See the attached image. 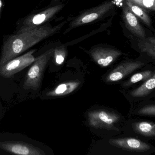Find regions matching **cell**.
Wrapping results in <instances>:
<instances>
[{
    "label": "cell",
    "instance_id": "cell-1",
    "mask_svg": "<svg viewBox=\"0 0 155 155\" xmlns=\"http://www.w3.org/2000/svg\"><path fill=\"white\" fill-rule=\"evenodd\" d=\"M66 23L67 21H63L54 27L47 24L20 29L16 34L10 36L3 42L0 57V67L43 40L56 34Z\"/></svg>",
    "mask_w": 155,
    "mask_h": 155
},
{
    "label": "cell",
    "instance_id": "cell-2",
    "mask_svg": "<svg viewBox=\"0 0 155 155\" xmlns=\"http://www.w3.org/2000/svg\"><path fill=\"white\" fill-rule=\"evenodd\" d=\"M54 50L50 49L36 58L26 74L23 84L25 89L37 90L40 87L45 69L53 56Z\"/></svg>",
    "mask_w": 155,
    "mask_h": 155
},
{
    "label": "cell",
    "instance_id": "cell-3",
    "mask_svg": "<svg viewBox=\"0 0 155 155\" xmlns=\"http://www.w3.org/2000/svg\"><path fill=\"white\" fill-rule=\"evenodd\" d=\"M115 5L114 2L107 1L97 7L87 10L71 21L68 28L65 31L64 34L68 33L78 27L102 19L111 12L115 8Z\"/></svg>",
    "mask_w": 155,
    "mask_h": 155
},
{
    "label": "cell",
    "instance_id": "cell-4",
    "mask_svg": "<svg viewBox=\"0 0 155 155\" xmlns=\"http://www.w3.org/2000/svg\"><path fill=\"white\" fill-rule=\"evenodd\" d=\"M36 49L31 50L21 56H18L6 62L0 67V76L5 78H9L15 74L31 65L36 58L34 53Z\"/></svg>",
    "mask_w": 155,
    "mask_h": 155
},
{
    "label": "cell",
    "instance_id": "cell-5",
    "mask_svg": "<svg viewBox=\"0 0 155 155\" xmlns=\"http://www.w3.org/2000/svg\"><path fill=\"white\" fill-rule=\"evenodd\" d=\"M0 148L10 154L19 155H45V151L34 145L23 141L0 142Z\"/></svg>",
    "mask_w": 155,
    "mask_h": 155
},
{
    "label": "cell",
    "instance_id": "cell-6",
    "mask_svg": "<svg viewBox=\"0 0 155 155\" xmlns=\"http://www.w3.org/2000/svg\"><path fill=\"white\" fill-rule=\"evenodd\" d=\"M89 124L96 128H109L119 119V116L105 110L91 111L88 114Z\"/></svg>",
    "mask_w": 155,
    "mask_h": 155
},
{
    "label": "cell",
    "instance_id": "cell-7",
    "mask_svg": "<svg viewBox=\"0 0 155 155\" xmlns=\"http://www.w3.org/2000/svg\"><path fill=\"white\" fill-rule=\"evenodd\" d=\"M64 5H58L48 8L43 11L27 17L21 23L20 29L33 28L43 25L53 18L62 8Z\"/></svg>",
    "mask_w": 155,
    "mask_h": 155
},
{
    "label": "cell",
    "instance_id": "cell-8",
    "mask_svg": "<svg viewBox=\"0 0 155 155\" xmlns=\"http://www.w3.org/2000/svg\"><path fill=\"white\" fill-rule=\"evenodd\" d=\"M90 54L93 60L98 65L105 67L114 62L122 55V52L114 49L97 47L91 50Z\"/></svg>",
    "mask_w": 155,
    "mask_h": 155
},
{
    "label": "cell",
    "instance_id": "cell-9",
    "mask_svg": "<svg viewBox=\"0 0 155 155\" xmlns=\"http://www.w3.org/2000/svg\"><path fill=\"white\" fill-rule=\"evenodd\" d=\"M122 17L125 26L132 34L139 39L146 38L145 30L140 25L137 18L126 5L122 8Z\"/></svg>",
    "mask_w": 155,
    "mask_h": 155
},
{
    "label": "cell",
    "instance_id": "cell-10",
    "mask_svg": "<svg viewBox=\"0 0 155 155\" xmlns=\"http://www.w3.org/2000/svg\"><path fill=\"white\" fill-rule=\"evenodd\" d=\"M144 65V63L139 61L123 62L109 73L107 78V80L108 81H118Z\"/></svg>",
    "mask_w": 155,
    "mask_h": 155
},
{
    "label": "cell",
    "instance_id": "cell-11",
    "mask_svg": "<svg viewBox=\"0 0 155 155\" xmlns=\"http://www.w3.org/2000/svg\"><path fill=\"white\" fill-rule=\"evenodd\" d=\"M110 142L120 148L135 151H145L150 148L148 144L133 138L112 139L110 140Z\"/></svg>",
    "mask_w": 155,
    "mask_h": 155
},
{
    "label": "cell",
    "instance_id": "cell-12",
    "mask_svg": "<svg viewBox=\"0 0 155 155\" xmlns=\"http://www.w3.org/2000/svg\"><path fill=\"white\" fill-rule=\"evenodd\" d=\"M80 82L68 81L58 85L57 87L46 92V96L50 97L65 96L71 93L78 87Z\"/></svg>",
    "mask_w": 155,
    "mask_h": 155
},
{
    "label": "cell",
    "instance_id": "cell-13",
    "mask_svg": "<svg viewBox=\"0 0 155 155\" xmlns=\"http://www.w3.org/2000/svg\"><path fill=\"white\" fill-rule=\"evenodd\" d=\"M155 87V76L153 75L151 78L147 80L140 87L130 92V95L134 97H142L151 92Z\"/></svg>",
    "mask_w": 155,
    "mask_h": 155
},
{
    "label": "cell",
    "instance_id": "cell-14",
    "mask_svg": "<svg viewBox=\"0 0 155 155\" xmlns=\"http://www.w3.org/2000/svg\"><path fill=\"white\" fill-rule=\"evenodd\" d=\"M126 5L128 7L131 12L137 18L141 20L143 23H145L147 27H151V19L145 10L133 4L129 0H126Z\"/></svg>",
    "mask_w": 155,
    "mask_h": 155
},
{
    "label": "cell",
    "instance_id": "cell-15",
    "mask_svg": "<svg viewBox=\"0 0 155 155\" xmlns=\"http://www.w3.org/2000/svg\"><path fill=\"white\" fill-rule=\"evenodd\" d=\"M138 46L141 51L146 52L149 56L155 59V39L154 37L139 39Z\"/></svg>",
    "mask_w": 155,
    "mask_h": 155
},
{
    "label": "cell",
    "instance_id": "cell-16",
    "mask_svg": "<svg viewBox=\"0 0 155 155\" xmlns=\"http://www.w3.org/2000/svg\"><path fill=\"white\" fill-rule=\"evenodd\" d=\"M134 128L137 133L146 136H155V125L153 122L141 121L134 124Z\"/></svg>",
    "mask_w": 155,
    "mask_h": 155
},
{
    "label": "cell",
    "instance_id": "cell-17",
    "mask_svg": "<svg viewBox=\"0 0 155 155\" xmlns=\"http://www.w3.org/2000/svg\"><path fill=\"white\" fill-rule=\"evenodd\" d=\"M67 55V50L65 46H58L54 48L53 56L54 61L57 65H61L63 64Z\"/></svg>",
    "mask_w": 155,
    "mask_h": 155
},
{
    "label": "cell",
    "instance_id": "cell-18",
    "mask_svg": "<svg viewBox=\"0 0 155 155\" xmlns=\"http://www.w3.org/2000/svg\"><path fill=\"white\" fill-rule=\"evenodd\" d=\"M133 4L147 11H155V0H129Z\"/></svg>",
    "mask_w": 155,
    "mask_h": 155
},
{
    "label": "cell",
    "instance_id": "cell-19",
    "mask_svg": "<svg viewBox=\"0 0 155 155\" xmlns=\"http://www.w3.org/2000/svg\"><path fill=\"white\" fill-rule=\"evenodd\" d=\"M153 75L154 72L150 71H146L143 72L136 73L130 78L129 83H135L144 80H147L151 78Z\"/></svg>",
    "mask_w": 155,
    "mask_h": 155
},
{
    "label": "cell",
    "instance_id": "cell-20",
    "mask_svg": "<svg viewBox=\"0 0 155 155\" xmlns=\"http://www.w3.org/2000/svg\"><path fill=\"white\" fill-rule=\"evenodd\" d=\"M139 113L142 115H148L154 116L155 114V105L146 106L139 110Z\"/></svg>",
    "mask_w": 155,
    "mask_h": 155
},
{
    "label": "cell",
    "instance_id": "cell-21",
    "mask_svg": "<svg viewBox=\"0 0 155 155\" xmlns=\"http://www.w3.org/2000/svg\"><path fill=\"white\" fill-rule=\"evenodd\" d=\"M2 6H3V3L2 0H0V18L1 17L2 9Z\"/></svg>",
    "mask_w": 155,
    "mask_h": 155
}]
</instances>
